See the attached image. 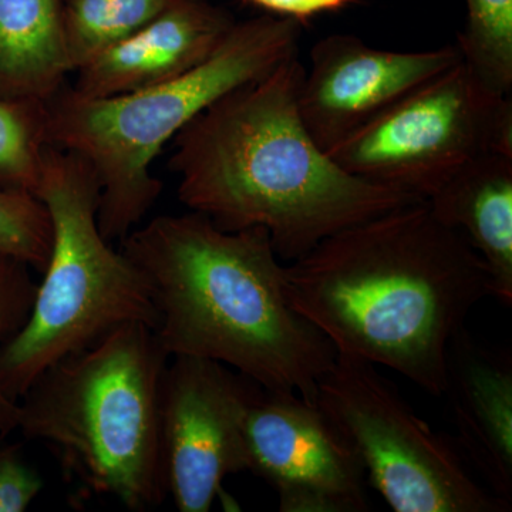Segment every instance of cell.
<instances>
[{
	"mask_svg": "<svg viewBox=\"0 0 512 512\" xmlns=\"http://www.w3.org/2000/svg\"><path fill=\"white\" fill-rule=\"evenodd\" d=\"M302 28L272 15L235 22L211 56L167 82L111 97L63 86L46 101L50 146L82 157L97 175L107 241H123L157 201L163 184L151 165L165 144L215 101L299 56Z\"/></svg>",
	"mask_w": 512,
	"mask_h": 512,
	"instance_id": "obj_5",
	"label": "cell"
},
{
	"mask_svg": "<svg viewBox=\"0 0 512 512\" xmlns=\"http://www.w3.org/2000/svg\"><path fill=\"white\" fill-rule=\"evenodd\" d=\"M36 197L52 220V249L28 319L0 346V392L13 403L50 366L111 330L131 322L154 330L158 322L143 272L101 234L90 164L49 144Z\"/></svg>",
	"mask_w": 512,
	"mask_h": 512,
	"instance_id": "obj_6",
	"label": "cell"
},
{
	"mask_svg": "<svg viewBox=\"0 0 512 512\" xmlns=\"http://www.w3.org/2000/svg\"><path fill=\"white\" fill-rule=\"evenodd\" d=\"M47 146L46 101L0 96V190L36 197Z\"/></svg>",
	"mask_w": 512,
	"mask_h": 512,
	"instance_id": "obj_17",
	"label": "cell"
},
{
	"mask_svg": "<svg viewBox=\"0 0 512 512\" xmlns=\"http://www.w3.org/2000/svg\"><path fill=\"white\" fill-rule=\"evenodd\" d=\"M70 73L62 0H0V96L47 101Z\"/></svg>",
	"mask_w": 512,
	"mask_h": 512,
	"instance_id": "obj_15",
	"label": "cell"
},
{
	"mask_svg": "<svg viewBox=\"0 0 512 512\" xmlns=\"http://www.w3.org/2000/svg\"><path fill=\"white\" fill-rule=\"evenodd\" d=\"M36 289L29 266L0 252V346L28 319ZM16 414L18 403L0 392V439L16 430Z\"/></svg>",
	"mask_w": 512,
	"mask_h": 512,
	"instance_id": "obj_20",
	"label": "cell"
},
{
	"mask_svg": "<svg viewBox=\"0 0 512 512\" xmlns=\"http://www.w3.org/2000/svg\"><path fill=\"white\" fill-rule=\"evenodd\" d=\"M235 20L208 0H177L76 70L74 92L111 97L167 82L204 62Z\"/></svg>",
	"mask_w": 512,
	"mask_h": 512,
	"instance_id": "obj_12",
	"label": "cell"
},
{
	"mask_svg": "<svg viewBox=\"0 0 512 512\" xmlns=\"http://www.w3.org/2000/svg\"><path fill=\"white\" fill-rule=\"evenodd\" d=\"M49 211L28 192L0 190V252L43 274L52 249Z\"/></svg>",
	"mask_w": 512,
	"mask_h": 512,
	"instance_id": "obj_19",
	"label": "cell"
},
{
	"mask_svg": "<svg viewBox=\"0 0 512 512\" xmlns=\"http://www.w3.org/2000/svg\"><path fill=\"white\" fill-rule=\"evenodd\" d=\"M168 359L153 329L119 326L37 377L18 402L16 429L52 447L84 494L154 510L167 497L160 402Z\"/></svg>",
	"mask_w": 512,
	"mask_h": 512,
	"instance_id": "obj_4",
	"label": "cell"
},
{
	"mask_svg": "<svg viewBox=\"0 0 512 512\" xmlns=\"http://www.w3.org/2000/svg\"><path fill=\"white\" fill-rule=\"evenodd\" d=\"M316 404L393 511L512 510L471 476L456 446L421 420L373 363L338 355L319 380Z\"/></svg>",
	"mask_w": 512,
	"mask_h": 512,
	"instance_id": "obj_8",
	"label": "cell"
},
{
	"mask_svg": "<svg viewBox=\"0 0 512 512\" xmlns=\"http://www.w3.org/2000/svg\"><path fill=\"white\" fill-rule=\"evenodd\" d=\"M247 471L271 484L282 512H366V476L318 404L262 389L244 426Z\"/></svg>",
	"mask_w": 512,
	"mask_h": 512,
	"instance_id": "obj_10",
	"label": "cell"
},
{
	"mask_svg": "<svg viewBox=\"0 0 512 512\" xmlns=\"http://www.w3.org/2000/svg\"><path fill=\"white\" fill-rule=\"evenodd\" d=\"M156 305L168 356L211 359L275 393L316 404L338 352L293 308L264 228L224 231L205 215H163L123 239Z\"/></svg>",
	"mask_w": 512,
	"mask_h": 512,
	"instance_id": "obj_3",
	"label": "cell"
},
{
	"mask_svg": "<svg viewBox=\"0 0 512 512\" xmlns=\"http://www.w3.org/2000/svg\"><path fill=\"white\" fill-rule=\"evenodd\" d=\"M466 25L456 46L495 92L512 94V0H466Z\"/></svg>",
	"mask_w": 512,
	"mask_h": 512,
	"instance_id": "obj_18",
	"label": "cell"
},
{
	"mask_svg": "<svg viewBox=\"0 0 512 512\" xmlns=\"http://www.w3.org/2000/svg\"><path fill=\"white\" fill-rule=\"evenodd\" d=\"M177 0H62L72 72L137 32Z\"/></svg>",
	"mask_w": 512,
	"mask_h": 512,
	"instance_id": "obj_16",
	"label": "cell"
},
{
	"mask_svg": "<svg viewBox=\"0 0 512 512\" xmlns=\"http://www.w3.org/2000/svg\"><path fill=\"white\" fill-rule=\"evenodd\" d=\"M309 57L298 109L306 130L326 153L461 60L456 45L394 52L346 33L318 40Z\"/></svg>",
	"mask_w": 512,
	"mask_h": 512,
	"instance_id": "obj_11",
	"label": "cell"
},
{
	"mask_svg": "<svg viewBox=\"0 0 512 512\" xmlns=\"http://www.w3.org/2000/svg\"><path fill=\"white\" fill-rule=\"evenodd\" d=\"M299 56L238 87L175 136L178 198L224 231L264 228L282 261L384 212L421 201L348 173L313 140Z\"/></svg>",
	"mask_w": 512,
	"mask_h": 512,
	"instance_id": "obj_2",
	"label": "cell"
},
{
	"mask_svg": "<svg viewBox=\"0 0 512 512\" xmlns=\"http://www.w3.org/2000/svg\"><path fill=\"white\" fill-rule=\"evenodd\" d=\"M45 483L30 467L18 444L0 443V512H25Z\"/></svg>",
	"mask_w": 512,
	"mask_h": 512,
	"instance_id": "obj_21",
	"label": "cell"
},
{
	"mask_svg": "<svg viewBox=\"0 0 512 512\" xmlns=\"http://www.w3.org/2000/svg\"><path fill=\"white\" fill-rule=\"evenodd\" d=\"M252 5L264 9L268 15L278 18L308 22L323 13H335L355 5L357 0H247Z\"/></svg>",
	"mask_w": 512,
	"mask_h": 512,
	"instance_id": "obj_22",
	"label": "cell"
},
{
	"mask_svg": "<svg viewBox=\"0 0 512 512\" xmlns=\"http://www.w3.org/2000/svg\"><path fill=\"white\" fill-rule=\"evenodd\" d=\"M427 202L444 225L466 235L487 266L491 296L511 306L512 153L470 161Z\"/></svg>",
	"mask_w": 512,
	"mask_h": 512,
	"instance_id": "obj_14",
	"label": "cell"
},
{
	"mask_svg": "<svg viewBox=\"0 0 512 512\" xmlns=\"http://www.w3.org/2000/svg\"><path fill=\"white\" fill-rule=\"evenodd\" d=\"M490 153H512L511 96L463 59L328 151L348 173L421 201Z\"/></svg>",
	"mask_w": 512,
	"mask_h": 512,
	"instance_id": "obj_7",
	"label": "cell"
},
{
	"mask_svg": "<svg viewBox=\"0 0 512 512\" xmlns=\"http://www.w3.org/2000/svg\"><path fill=\"white\" fill-rule=\"evenodd\" d=\"M293 308L338 355L389 367L444 396L451 340L491 296L466 235L416 201L323 239L285 266Z\"/></svg>",
	"mask_w": 512,
	"mask_h": 512,
	"instance_id": "obj_1",
	"label": "cell"
},
{
	"mask_svg": "<svg viewBox=\"0 0 512 512\" xmlns=\"http://www.w3.org/2000/svg\"><path fill=\"white\" fill-rule=\"evenodd\" d=\"M161 384V457L180 512H208L231 474L247 471L244 426L262 387L228 366L171 357Z\"/></svg>",
	"mask_w": 512,
	"mask_h": 512,
	"instance_id": "obj_9",
	"label": "cell"
},
{
	"mask_svg": "<svg viewBox=\"0 0 512 512\" xmlns=\"http://www.w3.org/2000/svg\"><path fill=\"white\" fill-rule=\"evenodd\" d=\"M448 397L457 444L495 497L512 505V356L466 329L447 355Z\"/></svg>",
	"mask_w": 512,
	"mask_h": 512,
	"instance_id": "obj_13",
	"label": "cell"
}]
</instances>
